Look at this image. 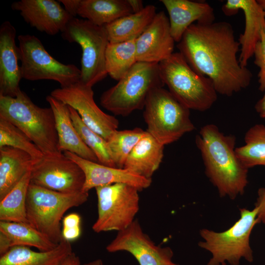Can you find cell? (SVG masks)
<instances>
[{
  "instance_id": "6da1fadb",
  "label": "cell",
  "mask_w": 265,
  "mask_h": 265,
  "mask_svg": "<svg viewBox=\"0 0 265 265\" xmlns=\"http://www.w3.org/2000/svg\"><path fill=\"white\" fill-rule=\"evenodd\" d=\"M177 46L194 71L211 80L217 93L232 96L250 84L252 74L240 65V45L229 23L193 24Z\"/></svg>"
},
{
  "instance_id": "7a4b0ae2",
  "label": "cell",
  "mask_w": 265,
  "mask_h": 265,
  "mask_svg": "<svg viewBox=\"0 0 265 265\" xmlns=\"http://www.w3.org/2000/svg\"><path fill=\"white\" fill-rule=\"evenodd\" d=\"M205 173L221 197L231 200L243 194L248 169L236 153V136L225 134L213 124L203 126L196 136Z\"/></svg>"
},
{
  "instance_id": "3957f363",
  "label": "cell",
  "mask_w": 265,
  "mask_h": 265,
  "mask_svg": "<svg viewBox=\"0 0 265 265\" xmlns=\"http://www.w3.org/2000/svg\"><path fill=\"white\" fill-rule=\"evenodd\" d=\"M0 117L22 131L44 156L62 153L52 108L35 105L23 91L15 97L0 95Z\"/></svg>"
},
{
  "instance_id": "277c9868",
  "label": "cell",
  "mask_w": 265,
  "mask_h": 265,
  "mask_svg": "<svg viewBox=\"0 0 265 265\" xmlns=\"http://www.w3.org/2000/svg\"><path fill=\"white\" fill-rule=\"evenodd\" d=\"M160 77L168 91L189 109L205 111L217 99L211 80L194 71L179 52L159 63Z\"/></svg>"
},
{
  "instance_id": "5b68a950",
  "label": "cell",
  "mask_w": 265,
  "mask_h": 265,
  "mask_svg": "<svg viewBox=\"0 0 265 265\" xmlns=\"http://www.w3.org/2000/svg\"><path fill=\"white\" fill-rule=\"evenodd\" d=\"M239 218L226 230H200L203 240L198 245L212 255L207 265H239L242 259L249 263L253 261L250 238L254 227L258 223L257 209L242 208L239 209Z\"/></svg>"
},
{
  "instance_id": "8992f818",
  "label": "cell",
  "mask_w": 265,
  "mask_h": 265,
  "mask_svg": "<svg viewBox=\"0 0 265 265\" xmlns=\"http://www.w3.org/2000/svg\"><path fill=\"white\" fill-rule=\"evenodd\" d=\"M88 192L62 193L30 183L26 198L28 223L58 244L62 238L61 221L69 209L85 203Z\"/></svg>"
},
{
  "instance_id": "52a82bcc",
  "label": "cell",
  "mask_w": 265,
  "mask_h": 265,
  "mask_svg": "<svg viewBox=\"0 0 265 265\" xmlns=\"http://www.w3.org/2000/svg\"><path fill=\"white\" fill-rule=\"evenodd\" d=\"M164 85L159 63L137 61L115 85L102 93L100 104L115 115L126 116L143 109L150 93Z\"/></svg>"
},
{
  "instance_id": "ba28073f",
  "label": "cell",
  "mask_w": 265,
  "mask_h": 265,
  "mask_svg": "<svg viewBox=\"0 0 265 265\" xmlns=\"http://www.w3.org/2000/svg\"><path fill=\"white\" fill-rule=\"evenodd\" d=\"M143 109L146 131L164 146L195 129L190 109L163 87L150 93Z\"/></svg>"
},
{
  "instance_id": "9c48e42d",
  "label": "cell",
  "mask_w": 265,
  "mask_h": 265,
  "mask_svg": "<svg viewBox=\"0 0 265 265\" xmlns=\"http://www.w3.org/2000/svg\"><path fill=\"white\" fill-rule=\"evenodd\" d=\"M61 36L70 43L78 44L81 48L80 81L93 87L106 77V53L109 42L105 26L73 17Z\"/></svg>"
},
{
  "instance_id": "30bf717a",
  "label": "cell",
  "mask_w": 265,
  "mask_h": 265,
  "mask_svg": "<svg viewBox=\"0 0 265 265\" xmlns=\"http://www.w3.org/2000/svg\"><path fill=\"white\" fill-rule=\"evenodd\" d=\"M18 39L22 78L31 81L52 80L58 82L61 87L80 81V69L56 60L37 37L21 34Z\"/></svg>"
},
{
  "instance_id": "8fae6325",
  "label": "cell",
  "mask_w": 265,
  "mask_h": 265,
  "mask_svg": "<svg viewBox=\"0 0 265 265\" xmlns=\"http://www.w3.org/2000/svg\"><path fill=\"white\" fill-rule=\"evenodd\" d=\"M98 216L92 226L96 233L122 231L135 220L139 209V197L136 188L117 183L95 188Z\"/></svg>"
},
{
  "instance_id": "7c38bea8",
  "label": "cell",
  "mask_w": 265,
  "mask_h": 265,
  "mask_svg": "<svg viewBox=\"0 0 265 265\" xmlns=\"http://www.w3.org/2000/svg\"><path fill=\"white\" fill-rule=\"evenodd\" d=\"M50 95L74 108L88 128L106 141L117 130L118 119L104 112L96 104L92 86L79 81L67 87L56 88Z\"/></svg>"
},
{
  "instance_id": "4fadbf2b",
  "label": "cell",
  "mask_w": 265,
  "mask_h": 265,
  "mask_svg": "<svg viewBox=\"0 0 265 265\" xmlns=\"http://www.w3.org/2000/svg\"><path fill=\"white\" fill-rule=\"evenodd\" d=\"M85 181L81 167L64 153L44 155L30 172V183L62 193L83 191Z\"/></svg>"
},
{
  "instance_id": "5bb4252c",
  "label": "cell",
  "mask_w": 265,
  "mask_h": 265,
  "mask_svg": "<svg viewBox=\"0 0 265 265\" xmlns=\"http://www.w3.org/2000/svg\"><path fill=\"white\" fill-rule=\"evenodd\" d=\"M106 249L110 253L128 252L139 265H178L172 260L174 254L172 249L157 245L143 232L137 219L125 229L118 232Z\"/></svg>"
},
{
  "instance_id": "9a60e30c",
  "label": "cell",
  "mask_w": 265,
  "mask_h": 265,
  "mask_svg": "<svg viewBox=\"0 0 265 265\" xmlns=\"http://www.w3.org/2000/svg\"><path fill=\"white\" fill-rule=\"evenodd\" d=\"M31 26L47 34L62 32L73 17L54 0H21L11 4Z\"/></svg>"
},
{
  "instance_id": "2e32d148",
  "label": "cell",
  "mask_w": 265,
  "mask_h": 265,
  "mask_svg": "<svg viewBox=\"0 0 265 265\" xmlns=\"http://www.w3.org/2000/svg\"><path fill=\"white\" fill-rule=\"evenodd\" d=\"M175 42L168 18L164 11L158 12L148 27L135 40L137 60L159 63L173 53Z\"/></svg>"
},
{
  "instance_id": "e0dca14e",
  "label": "cell",
  "mask_w": 265,
  "mask_h": 265,
  "mask_svg": "<svg viewBox=\"0 0 265 265\" xmlns=\"http://www.w3.org/2000/svg\"><path fill=\"white\" fill-rule=\"evenodd\" d=\"M240 9L244 13L245 28L238 40L240 45L238 60L241 66L247 67L257 44L261 39L262 31L265 29V13L255 0H228L222 8L228 16L236 14Z\"/></svg>"
},
{
  "instance_id": "ac0fdd59",
  "label": "cell",
  "mask_w": 265,
  "mask_h": 265,
  "mask_svg": "<svg viewBox=\"0 0 265 265\" xmlns=\"http://www.w3.org/2000/svg\"><path fill=\"white\" fill-rule=\"evenodd\" d=\"M63 153L77 163L84 172V192H88L93 188L117 183L131 185L140 191L149 187L152 184V179L140 176L125 168L107 166L88 160L68 151Z\"/></svg>"
},
{
  "instance_id": "d6986e66",
  "label": "cell",
  "mask_w": 265,
  "mask_h": 265,
  "mask_svg": "<svg viewBox=\"0 0 265 265\" xmlns=\"http://www.w3.org/2000/svg\"><path fill=\"white\" fill-rule=\"evenodd\" d=\"M16 31L12 24L6 21L0 26V95L16 97L21 91L22 79L19 64L20 52L16 44Z\"/></svg>"
},
{
  "instance_id": "ffe728a7",
  "label": "cell",
  "mask_w": 265,
  "mask_h": 265,
  "mask_svg": "<svg viewBox=\"0 0 265 265\" xmlns=\"http://www.w3.org/2000/svg\"><path fill=\"white\" fill-rule=\"evenodd\" d=\"M169 15L171 34L179 43L186 30L194 22L210 24L214 22L213 8L206 2L189 0H160Z\"/></svg>"
},
{
  "instance_id": "44dd1931",
  "label": "cell",
  "mask_w": 265,
  "mask_h": 265,
  "mask_svg": "<svg viewBox=\"0 0 265 265\" xmlns=\"http://www.w3.org/2000/svg\"><path fill=\"white\" fill-rule=\"evenodd\" d=\"M46 99L54 113L60 151H68L86 160L98 162L95 154L78 132L71 119L69 106L51 95Z\"/></svg>"
},
{
  "instance_id": "7402d4cb",
  "label": "cell",
  "mask_w": 265,
  "mask_h": 265,
  "mask_svg": "<svg viewBox=\"0 0 265 265\" xmlns=\"http://www.w3.org/2000/svg\"><path fill=\"white\" fill-rule=\"evenodd\" d=\"M164 148V145L146 131L129 155L123 168L152 179L162 161Z\"/></svg>"
},
{
  "instance_id": "603a6c76",
  "label": "cell",
  "mask_w": 265,
  "mask_h": 265,
  "mask_svg": "<svg viewBox=\"0 0 265 265\" xmlns=\"http://www.w3.org/2000/svg\"><path fill=\"white\" fill-rule=\"evenodd\" d=\"M73 252L70 241L62 237L54 249L36 252L29 247L15 246L0 258V265H61Z\"/></svg>"
},
{
  "instance_id": "cb8c5ba5",
  "label": "cell",
  "mask_w": 265,
  "mask_h": 265,
  "mask_svg": "<svg viewBox=\"0 0 265 265\" xmlns=\"http://www.w3.org/2000/svg\"><path fill=\"white\" fill-rule=\"evenodd\" d=\"M35 162L24 151L9 146L0 148V200L31 170Z\"/></svg>"
},
{
  "instance_id": "d4e9b609",
  "label": "cell",
  "mask_w": 265,
  "mask_h": 265,
  "mask_svg": "<svg viewBox=\"0 0 265 265\" xmlns=\"http://www.w3.org/2000/svg\"><path fill=\"white\" fill-rule=\"evenodd\" d=\"M156 7L147 5L141 11L122 17L105 26L109 43L136 40L156 15Z\"/></svg>"
},
{
  "instance_id": "484cf974",
  "label": "cell",
  "mask_w": 265,
  "mask_h": 265,
  "mask_svg": "<svg viewBox=\"0 0 265 265\" xmlns=\"http://www.w3.org/2000/svg\"><path fill=\"white\" fill-rule=\"evenodd\" d=\"M132 13L127 0H81L77 15L96 25L105 26Z\"/></svg>"
},
{
  "instance_id": "4316f807",
  "label": "cell",
  "mask_w": 265,
  "mask_h": 265,
  "mask_svg": "<svg viewBox=\"0 0 265 265\" xmlns=\"http://www.w3.org/2000/svg\"><path fill=\"white\" fill-rule=\"evenodd\" d=\"M0 233L8 239L10 248L23 246L48 251L58 245L28 223L0 221Z\"/></svg>"
},
{
  "instance_id": "83f0119b",
  "label": "cell",
  "mask_w": 265,
  "mask_h": 265,
  "mask_svg": "<svg viewBox=\"0 0 265 265\" xmlns=\"http://www.w3.org/2000/svg\"><path fill=\"white\" fill-rule=\"evenodd\" d=\"M137 62L135 40L109 43L106 53V68L112 79L119 81Z\"/></svg>"
},
{
  "instance_id": "f1b7e54d",
  "label": "cell",
  "mask_w": 265,
  "mask_h": 265,
  "mask_svg": "<svg viewBox=\"0 0 265 265\" xmlns=\"http://www.w3.org/2000/svg\"><path fill=\"white\" fill-rule=\"evenodd\" d=\"M30 172H28L0 200V221L28 223L26 203L30 181Z\"/></svg>"
},
{
  "instance_id": "f546056e",
  "label": "cell",
  "mask_w": 265,
  "mask_h": 265,
  "mask_svg": "<svg viewBox=\"0 0 265 265\" xmlns=\"http://www.w3.org/2000/svg\"><path fill=\"white\" fill-rule=\"evenodd\" d=\"M237 157L248 169L265 166V125L255 124L244 135V144L236 148Z\"/></svg>"
},
{
  "instance_id": "4dcf8cb0",
  "label": "cell",
  "mask_w": 265,
  "mask_h": 265,
  "mask_svg": "<svg viewBox=\"0 0 265 265\" xmlns=\"http://www.w3.org/2000/svg\"><path fill=\"white\" fill-rule=\"evenodd\" d=\"M140 128L114 132L107 140L109 153L116 167L123 168L129 155L144 135Z\"/></svg>"
},
{
  "instance_id": "1f68e13d",
  "label": "cell",
  "mask_w": 265,
  "mask_h": 265,
  "mask_svg": "<svg viewBox=\"0 0 265 265\" xmlns=\"http://www.w3.org/2000/svg\"><path fill=\"white\" fill-rule=\"evenodd\" d=\"M69 107L71 119L78 132L83 142L95 154L98 162L107 166L116 167L111 157L107 141L88 128L74 108L70 106Z\"/></svg>"
},
{
  "instance_id": "d6a6232c",
  "label": "cell",
  "mask_w": 265,
  "mask_h": 265,
  "mask_svg": "<svg viewBox=\"0 0 265 265\" xmlns=\"http://www.w3.org/2000/svg\"><path fill=\"white\" fill-rule=\"evenodd\" d=\"M9 146L24 151L36 162L43 154L31 140L19 128L0 117V148Z\"/></svg>"
},
{
  "instance_id": "836d02e7",
  "label": "cell",
  "mask_w": 265,
  "mask_h": 265,
  "mask_svg": "<svg viewBox=\"0 0 265 265\" xmlns=\"http://www.w3.org/2000/svg\"><path fill=\"white\" fill-rule=\"evenodd\" d=\"M254 64L259 69L258 74L259 89L263 92L265 90V29L262 33L261 40L257 44L254 52Z\"/></svg>"
},
{
  "instance_id": "e575fe53",
  "label": "cell",
  "mask_w": 265,
  "mask_h": 265,
  "mask_svg": "<svg viewBox=\"0 0 265 265\" xmlns=\"http://www.w3.org/2000/svg\"><path fill=\"white\" fill-rule=\"evenodd\" d=\"M258 196L255 207L257 209V219L258 223L265 224V187H261L258 190Z\"/></svg>"
},
{
  "instance_id": "d590c367",
  "label": "cell",
  "mask_w": 265,
  "mask_h": 265,
  "mask_svg": "<svg viewBox=\"0 0 265 265\" xmlns=\"http://www.w3.org/2000/svg\"><path fill=\"white\" fill-rule=\"evenodd\" d=\"M81 218L79 214L72 213L64 217L62 228H73L80 227Z\"/></svg>"
},
{
  "instance_id": "8d00e7d4",
  "label": "cell",
  "mask_w": 265,
  "mask_h": 265,
  "mask_svg": "<svg viewBox=\"0 0 265 265\" xmlns=\"http://www.w3.org/2000/svg\"><path fill=\"white\" fill-rule=\"evenodd\" d=\"M58 1L62 3L65 10L72 17H75L77 15L81 0H59Z\"/></svg>"
},
{
  "instance_id": "74e56055",
  "label": "cell",
  "mask_w": 265,
  "mask_h": 265,
  "mask_svg": "<svg viewBox=\"0 0 265 265\" xmlns=\"http://www.w3.org/2000/svg\"><path fill=\"white\" fill-rule=\"evenodd\" d=\"M263 97L256 104L255 109L261 118H265V90Z\"/></svg>"
},
{
  "instance_id": "f35d334b",
  "label": "cell",
  "mask_w": 265,
  "mask_h": 265,
  "mask_svg": "<svg viewBox=\"0 0 265 265\" xmlns=\"http://www.w3.org/2000/svg\"><path fill=\"white\" fill-rule=\"evenodd\" d=\"M61 265H80V259L73 252L66 258Z\"/></svg>"
},
{
  "instance_id": "ab89813d",
  "label": "cell",
  "mask_w": 265,
  "mask_h": 265,
  "mask_svg": "<svg viewBox=\"0 0 265 265\" xmlns=\"http://www.w3.org/2000/svg\"><path fill=\"white\" fill-rule=\"evenodd\" d=\"M133 12L137 13L144 9L143 1L141 0H127Z\"/></svg>"
},
{
  "instance_id": "60d3db41",
  "label": "cell",
  "mask_w": 265,
  "mask_h": 265,
  "mask_svg": "<svg viewBox=\"0 0 265 265\" xmlns=\"http://www.w3.org/2000/svg\"><path fill=\"white\" fill-rule=\"evenodd\" d=\"M83 265H103V263L101 259H98L89 263H85Z\"/></svg>"
},
{
  "instance_id": "b9f144b4",
  "label": "cell",
  "mask_w": 265,
  "mask_h": 265,
  "mask_svg": "<svg viewBox=\"0 0 265 265\" xmlns=\"http://www.w3.org/2000/svg\"><path fill=\"white\" fill-rule=\"evenodd\" d=\"M257 1L261 6H265V0H258Z\"/></svg>"
},
{
  "instance_id": "7bdbcfd3",
  "label": "cell",
  "mask_w": 265,
  "mask_h": 265,
  "mask_svg": "<svg viewBox=\"0 0 265 265\" xmlns=\"http://www.w3.org/2000/svg\"><path fill=\"white\" fill-rule=\"evenodd\" d=\"M262 7V8L264 9V11H265V6H261Z\"/></svg>"
}]
</instances>
